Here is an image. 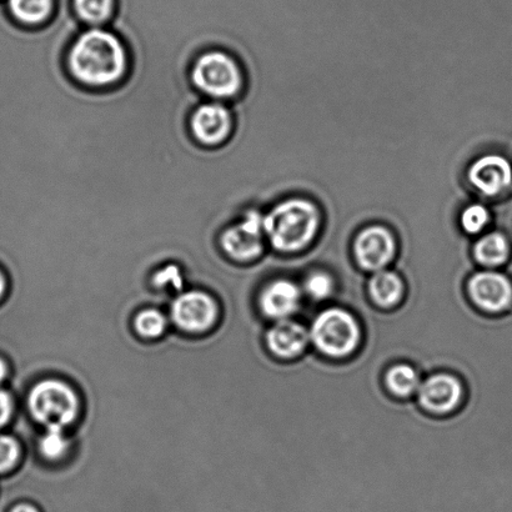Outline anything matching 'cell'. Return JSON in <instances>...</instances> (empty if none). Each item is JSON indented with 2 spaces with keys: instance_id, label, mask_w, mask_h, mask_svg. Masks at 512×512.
<instances>
[{
  "instance_id": "cell-14",
  "label": "cell",
  "mask_w": 512,
  "mask_h": 512,
  "mask_svg": "<svg viewBox=\"0 0 512 512\" xmlns=\"http://www.w3.org/2000/svg\"><path fill=\"white\" fill-rule=\"evenodd\" d=\"M268 346L279 358L290 359L300 355L310 341V333L298 321L284 319L276 321L266 335Z\"/></svg>"
},
{
  "instance_id": "cell-15",
  "label": "cell",
  "mask_w": 512,
  "mask_h": 512,
  "mask_svg": "<svg viewBox=\"0 0 512 512\" xmlns=\"http://www.w3.org/2000/svg\"><path fill=\"white\" fill-rule=\"evenodd\" d=\"M7 10L23 27L39 28L52 19L54 0H7Z\"/></svg>"
},
{
  "instance_id": "cell-28",
  "label": "cell",
  "mask_w": 512,
  "mask_h": 512,
  "mask_svg": "<svg viewBox=\"0 0 512 512\" xmlns=\"http://www.w3.org/2000/svg\"><path fill=\"white\" fill-rule=\"evenodd\" d=\"M5 375H7V366L0 360V381L5 378Z\"/></svg>"
},
{
  "instance_id": "cell-9",
  "label": "cell",
  "mask_w": 512,
  "mask_h": 512,
  "mask_svg": "<svg viewBox=\"0 0 512 512\" xmlns=\"http://www.w3.org/2000/svg\"><path fill=\"white\" fill-rule=\"evenodd\" d=\"M469 294L479 309L500 313L512 303V284L505 275L496 271H481L470 279Z\"/></svg>"
},
{
  "instance_id": "cell-6",
  "label": "cell",
  "mask_w": 512,
  "mask_h": 512,
  "mask_svg": "<svg viewBox=\"0 0 512 512\" xmlns=\"http://www.w3.org/2000/svg\"><path fill=\"white\" fill-rule=\"evenodd\" d=\"M265 238L264 214L249 208L220 233L218 244L220 252L229 259L249 263L264 253Z\"/></svg>"
},
{
  "instance_id": "cell-17",
  "label": "cell",
  "mask_w": 512,
  "mask_h": 512,
  "mask_svg": "<svg viewBox=\"0 0 512 512\" xmlns=\"http://www.w3.org/2000/svg\"><path fill=\"white\" fill-rule=\"evenodd\" d=\"M73 9L85 27H104L113 19L115 0H73Z\"/></svg>"
},
{
  "instance_id": "cell-11",
  "label": "cell",
  "mask_w": 512,
  "mask_h": 512,
  "mask_svg": "<svg viewBox=\"0 0 512 512\" xmlns=\"http://www.w3.org/2000/svg\"><path fill=\"white\" fill-rule=\"evenodd\" d=\"M469 178L486 197H498L512 185V165L503 155H484L471 165Z\"/></svg>"
},
{
  "instance_id": "cell-16",
  "label": "cell",
  "mask_w": 512,
  "mask_h": 512,
  "mask_svg": "<svg viewBox=\"0 0 512 512\" xmlns=\"http://www.w3.org/2000/svg\"><path fill=\"white\" fill-rule=\"evenodd\" d=\"M369 290L376 304L390 308L403 298L404 284L400 276L393 271L380 270L370 279Z\"/></svg>"
},
{
  "instance_id": "cell-20",
  "label": "cell",
  "mask_w": 512,
  "mask_h": 512,
  "mask_svg": "<svg viewBox=\"0 0 512 512\" xmlns=\"http://www.w3.org/2000/svg\"><path fill=\"white\" fill-rule=\"evenodd\" d=\"M68 439L63 429H47L40 439V454L48 460L62 459L68 451Z\"/></svg>"
},
{
  "instance_id": "cell-13",
  "label": "cell",
  "mask_w": 512,
  "mask_h": 512,
  "mask_svg": "<svg viewBox=\"0 0 512 512\" xmlns=\"http://www.w3.org/2000/svg\"><path fill=\"white\" fill-rule=\"evenodd\" d=\"M301 301L299 286L290 280H276L260 296V308L270 319L284 320L296 313Z\"/></svg>"
},
{
  "instance_id": "cell-22",
  "label": "cell",
  "mask_w": 512,
  "mask_h": 512,
  "mask_svg": "<svg viewBox=\"0 0 512 512\" xmlns=\"http://www.w3.org/2000/svg\"><path fill=\"white\" fill-rule=\"evenodd\" d=\"M490 222L489 210L481 204H473L461 214V227L469 234H478Z\"/></svg>"
},
{
  "instance_id": "cell-8",
  "label": "cell",
  "mask_w": 512,
  "mask_h": 512,
  "mask_svg": "<svg viewBox=\"0 0 512 512\" xmlns=\"http://www.w3.org/2000/svg\"><path fill=\"white\" fill-rule=\"evenodd\" d=\"M217 316V304L202 291L184 293L172 305L174 324L187 333H203L214 324Z\"/></svg>"
},
{
  "instance_id": "cell-18",
  "label": "cell",
  "mask_w": 512,
  "mask_h": 512,
  "mask_svg": "<svg viewBox=\"0 0 512 512\" xmlns=\"http://www.w3.org/2000/svg\"><path fill=\"white\" fill-rule=\"evenodd\" d=\"M510 250L508 238L504 234L495 232L485 235L475 244L474 254L480 264L499 266L509 259Z\"/></svg>"
},
{
  "instance_id": "cell-7",
  "label": "cell",
  "mask_w": 512,
  "mask_h": 512,
  "mask_svg": "<svg viewBox=\"0 0 512 512\" xmlns=\"http://www.w3.org/2000/svg\"><path fill=\"white\" fill-rule=\"evenodd\" d=\"M193 139L203 147L215 148L228 142L234 129L232 108L228 103L205 99L189 117Z\"/></svg>"
},
{
  "instance_id": "cell-19",
  "label": "cell",
  "mask_w": 512,
  "mask_h": 512,
  "mask_svg": "<svg viewBox=\"0 0 512 512\" xmlns=\"http://www.w3.org/2000/svg\"><path fill=\"white\" fill-rule=\"evenodd\" d=\"M386 385L396 396L408 398L419 390L421 384L419 374L413 366L398 364L386 374Z\"/></svg>"
},
{
  "instance_id": "cell-4",
  "label": "cell",
  "mask_w": 512,
  "mask_h": 512,
  "mask_svg": "<svg viewBox=\"0 0 512 512\" xmlns=\"http://www.w3.org/2000/svg\"><path fill=\"white\" fill-rule=\"evenodd\" d=\"M28 405L33 418L47 429H65L79 414V400L69 385L59 380L40 381L30 391Z\"/></svg>"
},
{
  "instance_id": "cell-29",
  "label": "cell",
  "mask_w": 512,
  "mask_h": 512,
  "mask_svg": "<svg viewBox=\"0 0 512 512\" xmlns=\"http://www.w3.org/2000/svg\"><path fill=\"white\" fill-rule=\"evenodd\" d=\"M4 288H5V280H4L2 271H0V295H2Z\"/></svg>"
},
{
  "instance_id": "cell-26",
  "label": "cell",
  "mask_w": 512,
  "mask_h": 512,
  "mask_svg": "<svg viewBox=\"0 0 512 512\" xmlns=\"http://www.w3.org/2000/svg\"><path fill=\"white\" fill-rule=\"evenodd\" d=\"M12 414V400L5 391L0 390V428L7 423Z\"/></svg>"
},
{
  "instance_id": "cell-5",
  "label": "cell",
  "mask_w": 512,
  "mask_h": 512,
  "mask_svg": "<svg viewBox=\"0 0 512 512\" xmlns=\"http://www.w3.org/2000/svg\"><path fill=\"white\" fill-rule=\"evenodd\" d=\"M310 339L321 353L340 359L358 348L361 329L349 311L334 308L325 310L314 320Z\"/></svg>"
},
{
  "instance_id": "cell-27",
  "label": "cell",
  "mask_w": 512,
  "mask_h": 512,
  "mask_svg": "<svg viewBox=\"0 0 512 512\" xmlns=\"http://www.w3.org/2000/svg\"><path fill=\"white\" fill-rule=\"evenodd\" d=\"M10 512H39L37 509L34 508L32 505L28 504H20L18 506H15V508Z\"/></svg>"
},
{
  "instance_id": "cell-10",
  "label": "cell",
  "mask_w": 512,
  "mask_h": 512,
  "mask_svg": "<svg viewBox=\"0 0 512 512\" xmlns=\"http://www.w3.org/2000/svg\"><path fill=\"white\" fill-rule=\"evenodd\" d=\"M395 239L388 229L371 227L363 230L355 240L356 260L361 268L380 271L393 260Z\"/></svg>"
},
{
  "instance_id": "cell-21",
  "label": "cell",
  "mask_w": 512,
  "mask_h": 512,
  "mask_svg": "<svg viewBox=\"0 0 512 512\" xmlns=\"http://www.w3.org/2000/svg\"><path fill=\"white\" fill-rule=\"evenodd\" d=\"M135 328L144 338H159L167 329V319L158 310H144L143 313L137 316Z\"/></svg>"
},
{
  "instance_id": "cell-25",
  "label": "cell",
  "mask_w": 512,
  "mask_h": 512,
  "mask_svg": "<svg viewBox=\"0 0 512 512\" xmlns=\"http://www.w3.org/2000/svg\"><path fill=\"white\" fill-rule=\"evenodd\" d=\"M19 445L9 436H0V473L13 468L19 459Z\"/></svg>"
},
{
  "instance_id": "cell-12",
  "label": "cell",
  "mask_w": 512,
  "mask_h": 512,
  "mask_svg": "<svg viewBox=\"0 0 512 512\" xmlns=\"http://www.w3.org/2000/svg\"><path fill=\"white\" fill-rule=\"evenodd\" d=\"M420 405L430 413L445 414L458 408L463 386L455 376L440 373L430 376L419 388Z\"/></svg>"
},
{
  "instance_id": "cell-23",
  "label": "cell",
  "mask_w": 512,
  "mask_h": 512,
  "mask_svg": "<svg viewBox=\"0 0 512 512\" xmlns=\"http://www.w3.org/2000/svg\"><path fill=\"white\" fill-rule=\"evenodd\" d=\"M334 283L330 276L325 273H313L309 275L304 284L305 293L316 301L325 300L333 293Z\"/></svg>"
},
{
  "instance_id": "cell-24",
  "label": "cell",
  "mask_w": 512,
  "mask_h": 512,
  "mask_svg": "<svg viewBox=\"0 0 512 512\" xmlns=\"http://www.w3.org/2000/svg\"><path fill=\"white\" fill-rule=\"evenodd\" d=\"M153 284L157 288H173L182 290L184 286L183 271L178 265L168 264L159 269L153 276Z\"/></svg>"
},
{
  "instance_id": "cell-3",
  "label": "cell",
  "mask_w": 512,
  "mask_h": 512,
  "mask_svg": "<svg viewBox=\"0 0 512 512\" xmlns=\"http://www.w3.org/2000/svg\"><path fill=\"white\" fill-rule=\"evenodd\" d=\"M190 82L205 99L232 103L244 92L242 65L222 49H210L199 55L190 69Z\"/></svg>"
},
{
  "instance_id": "cell-1",
  "label": "cell",
  "mask_w": 512,
  "mask_h": 512,
  "mask_svg": "<svg viewBox=\"0 0 512 512\" xmlns=\"http://www.w3.org/2000/svg\"><path fill=\"white\" fill-rule=\"evenodd\" d=\"M65 64L75 83L88 89L107 90L128 77L130 55L114 30L84 28L70 44Z\"/></svg>"
},
{
  "instance_id": "cell-2",
  "label": "cell",
  "mask_w": 512,
  "mask_h": 512,
  "mask_svg": "<svg viewBox=\"0 0 512 512\" xmlns=\"http://www.w3.org/2000/svg\"><path fill=\"white\" fill-rule=\"evenodd\" d=\"M319 227V210L305 199L285 200L264 214L265 237L274 249L283 253L308 247Z\"/></svg>"
}]
</instances>
